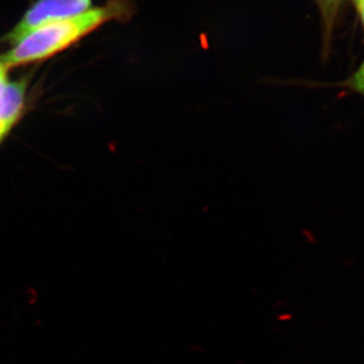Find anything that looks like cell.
<instances>
[{
  "mask_svg": "<svg viewBox=\"0 0 364 364\" xmlns=\"http://www.w3.org/2000/svg\"><path fill=\"white\" fill-rule=\"evenodd\" d=\"M136 13L133 0H107L104 6L42 26L28 33L0 57L7 69L52 58L85 39L100 26L116 21L126 23Z\"/></svg>",
  "mask_w": 364,
  "mask_h": 364,
  "instance_id": "1",
  "label": "cell"
},
{
  "mask_svg": "<svg viewBox=\"0 0 364 364\" xmlns=\"http://www.w3.org/2000/svg\"><path fill=\"white\" fill-rule=\"evenodd\" d=\"M91 6L92 0H37L4 39L14 46L33 31L85 13Z\"/></svg>",
  "mask_w": 364,
  "mask_h": 364,
  "instance_id": "2",
  "label": "cell"
},
{
  "mask_svg": "<svg viewBox=\"0 0 364 364\" xmlns=\"http://www.w3.org/2000/svg\"><path fill=\"white\" fill-rule=\"evenodd\" d=\"M320 9L324 28L325 51L329 50L330 39L332 37L333 28L338 14L342 0H315Z\"/></svg>",
  "mask_w": 364,
  "mask_h": 364,
  "instance_id": "3",
  "label": "cell"
},
{
  "mask_svg": "<svg viewBox=\"0 0 364 364\" xmlns=\"http://www.w3.org/2000/svg\"><path fill=\"white\" fill-rule=\"evenodd\" d=\"M337 86L353 91V92L358 93L364 97V60L360 66L358 67V70L354 72L350 77L347 78L346 80L339 83Z\"/></svg>",
  "mask_w": 364,
  "mask_h": 364,
  "instance_id": "4",
  "label": "cell"
},
{
  "mask_svg": "<svg viewBox=\"0 0 364 364\" xmlns=\"http://www.w3.org/2000/svg\"><path fill=\"white\" fill-rule=\"evenodd\" d=\"M355 1L356 7H358V11L359 16H360L361 21H363V26H364V0H354Z\"/></svg>",
  "mask_w": 364,
  "mask_h": 364,
  "instance_id": "5",
  "label": "cell"
},
{
  "mask_svg": "<svg viewBox=\"0 0 364 364\" xmlns=\"http://www.w3.org/2000/svg\"><path fill=\"white\" fill-rule=\"evenodd\" d=\"M7 70L9 69L6 68V66L2 63L1 60H0V77H4V76H6Z\"/></svg>",
  "mask_w": 364,
  "mask_h": 364,
  "instance_id": "6",
  "label": "cell"
}]
</instances>
